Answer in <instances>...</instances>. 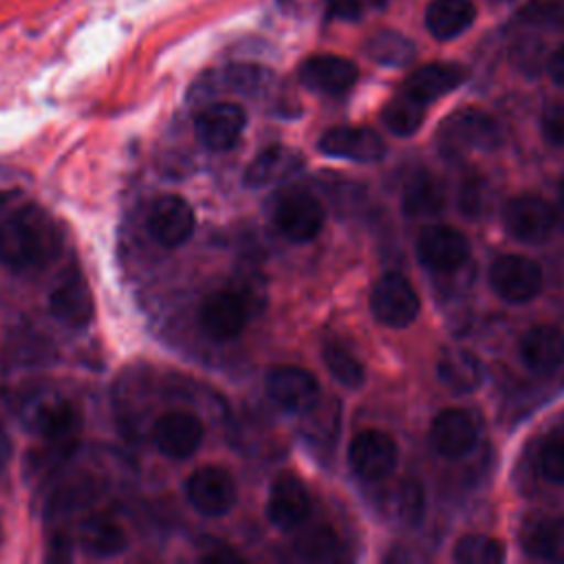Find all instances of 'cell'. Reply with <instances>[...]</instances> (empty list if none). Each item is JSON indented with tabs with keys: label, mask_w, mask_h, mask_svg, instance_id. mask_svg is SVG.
<instances>
[{
	"label": "cell",
	"mask_w": 564,
	"mask_h": 564,
	"mask_svg": "<svg viewBox=\"0 0 564 564\" xmlns=\"http://www.w3.org/2000/svg\"><path fill=\"white\" fill-rule=\"evenodd\" d=\"M467 73L463 66L458 64H449V62H432L425 64L421 68H416L403 84V93L414 97L421 104H430L447 93H452L454 88H458L465 82Z\"/></svg>",
	"instance_id": "44dd1931"
},
{
	"label": "cell",
	"mask_w": 564,
	"mask_h": 564,
	"mask_svg": "<svg viewBox=\"0 0 564 564\" xmlns=\"http://www.w3.org/2000/svg\"><path fill=\"white\" fill-rule=\"evenodd\" d=\"M326 212L315 194L302 187L284 189L273 200V223L291 242H308L324 227Z\"/></svg>",
	"instance_id": "3957f363"
},
{
	"label": "cell",
	"mask_w": 564,
	"mask_h": 564,
	"mask_svg": "<svg viewBox=\"0 0 564 564\" xmlns=\"http://www.w3.org/2000/svg\"><path fill=\"white\" fill-rule=\"evenodd\" d=\"M489 284L505 300L522 304L533 300L542 289V269L531 258L507 253L491 262Z\"/></svg>",
	"instance_id": "8992f818"
},
{
	"label": "cell",
	"mask_w": 564,
	"mask_h": 564,
	"mask_svg": "<svg viewBox=\"0 0 564 564\" xmlns=\"http://www.w3.org/2000/svg\"><path fill=\"white\" fill-rule=\"evenodd\" d=\"M194 225H196V218L189 203L176 194L156 198L148 216L150 236L161 247H167V249H174L187 242L189 236L194 234Z\"/></svg>",
	"instance_id": "2e32d148"
},
{
	"label": "cell",
	"mask_w": 564,
	"mask_h": 564,
	"mask_svg": "<svg viewBox=\"0 0 564 564\" xmlns=\"http://www.w3.org/2000/svg\"><path fill=\"white\" fill-rule=\"evenodd\" d=\"M489 183L478 176V174H471L463 181L460 185V192H458V207L465 216L469 218H480L487 207H489Z\"/></svg>",
	"instance_id": "d590c367"
},
{
	"label": "cell",
	"mask_w": 564,
	"mask_h": 564,
	"mask_svg": "<svg viewBox=\"0 0 564 564\" xmlns=\"http://www.w3.org/2000/svg\"><path fill=\"white\" fill-rule=\"evenodd\" d=\"M79 425L82 416L77 408L62 397L42 399L31 414V430L62 452L75 447Z\"/></svg>",
	"instance_id": "7c38bea8"
},
{
	"label": "cell",
	"mask_w": 564,
	"mask_h": 564,
	"mask_svg": "<svg viewBox=\"0 0 564 564\" xmlns=\"http://www.w3.org/2000/svg\"><path fill=\"white\" fill-rule=\"evenodd\" d=\"M505 229L522 242H542L555 227V214L546 200L535 194H520L507 200L502 209Z\"/></svg>",
	"instance_id": "4fadbf2b"
},
{
	"label": "cell",
	"mask_w": 564,
	"mask_h": 564,
	"mask_svg": "<svg viewBox=\"0 0 564 564\" xmlns=\"http://www.w3.org/2000/svg\"><path fill=\"white\" fill-rule=\"evenodd\" d=\"M454 560L460 564H498L505 560V546L496 538L469 533L454 544Z\"/></svg>",
	"instance_id": "836d02e7"
},
{
	"label": "cell",
	"mask_w": 564,
	"mask_h": 564,
	"mask_svg": "<svg viewBox=\"0 0 564 564\" xmlns=\"http://www.w3.org/2000/svg\"><path fill=\"white\" fill-rule=\"evenodd\" d=\"M368 55L383 66H405L414 59V44L397 31H379L368 40Z\"/></svg>",
	"instance_id": "f546056e"
},
{
	"label": "cell",
	"mask_w": 564,
	"mask_h": 564,
	"mask_svg": "<svg viewBox=\"0 0 564 564\" xmlns=\"http://www.w3.org/2000/svg\"><path fill=\"white\" fill-rule=\"evenodd\" d=\"M560 203H562V207H564V178H562V183H560Z\"/></svg>",
	"instance_id": "ee69618b"
},
{
	"label": "cell",
	"mask_w": 564,
	"mask_h": 564,
	"mask_svg": "<svg viewBox=\"0 0 564 564\" xmlns=\"http://www.w3.org/2000/svg\"><path fill=\"white\" fill-rule=\"evenodd\" d=\"M416 258L436 273H449L467 262L469 242L449 225H430L416 236Z\"/></svg>",
	"instance_id": "ba28073f"
},
{
	"label": "cell",
	"mask_w": 564,
	"mask_h": 564,
	"mask_svg": "<svg viewBox=\"0 0 564 564\" xmlns=\"http://www.w3.org/2000/svg\"><path fill=\"white\" fill-rule=\"evenodd\" d=\"M322 359L328 368V372L335 377V381H339L346 388H359L366 379V370L361 366V361L341 344L337 341H328L322 348Z\"/></svg>",
	"instance_id": "1f68e13d"
},
{
	"label": "cell",
	"mask_w": 564,
	"mask_h": 564,
	"mask_svg": "<svg viewBox=\"0 0 564 564\" xmlns=\"http://www.w3.org/2000/svg\"><path fill=\"white\" fill-rule=\"evenodd\" d=\"M267 394L286 412L304 414L317 403L319 383L313 372L300 366H275L267 375Z\"/></svg>",
	"instance_id": "5bb4252c"
},
{
	"label": "cell",
	"mask_w": 564,
	"mask_h": 564,
	"mask_svg": "<svg viewBox=\"0 0 564 564\" xmlns=\"http://www.w3.org/2000/svg\"><path fill=\"white\" fill-rule=\"evenodd\" d=\"M419 308V295L401 273L381 275L370 291V311L386 326L405 328L416 319Z\"/></svg>",
	"instance_id": "5b68a950"
},
{
	"label": "cell",
	"mask_w": 564,
	"mask_h": 564,
	"mask_svg": "<svg viewBox=\"0 0 564 564\" xmlns=\"http://www.w3.org/2000/svg\"><path fill=\"white\" fill-rule=\"evenodd\" d=\"M549 73H551V77H553L560 86H564V44L557 46V48L551 53V57H549Z\"/></svg>",
	"instance_id": "60d3db41"
},
{
	"label": "cell",
	"mask_w": 564,
	"mask_h": 564,
	"mask_svg": "<svg viewBox=\"0 0 564 564\" xmlns=\"http://www.w3.org/2000/svg\"><path fill=\"white\" fill-rule=\"evenodd\" d=\"M300 82L313 90V93H322V95H344L346 90H350L359 77V70L355 66V62L341 57V55H333V53H319V55H311L300 64Z\"/></svg>",
	"instance_id": "e0dca14e"
},
{
	"label": "cell",
	"mask_w": 564,
	"mask_h": 564,
	"mask_svg": "<svg viewBox=\"0 0 564 564\" xmlns=\"http://www.w3.org/2000/svg\"><path fill=\"white\" fill-rule=\"evenodd\" d=\"M399 458L397 443L381 430H364L355 434L348 447V463L364 480H381L392 474Z\"/></svg>",
	"instance_id": "8fae6325"
},
{
	"label": "cell",
	"mask_w": 564,
	"mask_h": 564,
	"mask_svg": "<svg viewBox=\"0 0 564 564\" xmlns=\"http://www.w3.org/2000/svg\"><path fill=\"white\" fill-rule=\"evenodd\" d=\"M390 509H392V516L401 524H408V527L419 524V520L423 518V509H425V496H423L421 485L416 480H412V478L401 480L392 489Z\"/></svg>",
	"instance_id": "e575fe53"
},
{
	"label": "cell",
	"mask_w": 564,
	"mask_h": 564,
	"mask_svg": "<svg viewBox=\"0 0 564 564\" xmlns=\"http://www.w3.org/2000/svg\"><path fill=\"white\" fill-rule=\"evenodd\" d=\"M185 494L189 505L209 518L225 516L238 500V489L231 474L218 465H205L192 471L185 482Z\"/></svg>",
	"instance_id": "52a82bcc"
},
{
	"label": "cell",
	"mask_w": 564,
	"mask_h": 564,
	"mask_svg": "<svg viewBox=\"0 0 564 564\" xmlns=\"http://www.w3.org/2000/svg\"><path fill=\"white\" fill-rule=\"evenodd\" d=\"M253 315V297L242 289L212 291L198 306V324L214 341L236 339Z\"/></svg>",
	"instance_id": "7a4b0ae2"
},
{
	"label": "cell",
	"mask_w": 564,
	"mask_h": 564,
	"mask_svg": "<svg viewBox=\"0 0 564 564\" xmlns=\"http://www.w3.org/2000/svg\"><path fill=\"white\" fill-rule=\"evenodd\" d=\"M152 438L163 456L181 460L198 452L205 438V427L194 412L172 410L156 419L152 427Z\"/></svg>",
	"instance_id": "30bf717a"
},
{
	"label": "cell",
	"mask_w": 564,
	"mask_h": 564,
	"mask_svg": "<svg viewBox=\"0 0 564 564\" xmlns=\"http://www.w3.org/2000/svg\"><path fill=\"white\" fill-rule=\"evenodd\" d=\"M524 366L538 375L553 372L564 361V333L555 326H533L520 339Z\"/></svg>",
	"instance_id": "7402d4cb"
},
{
	"label": "cell",
	"mask_w": 564,
	"mask_h": 564,
	"mask_svg": "<svg viewBox=\"0 0 564 564\" xmlns=\"http://www.w3.org/2000/svg\"><path fill=\"white\" fill-rule=\"evenodd\" d=\"M540 130L551 145H564V104H553L542 112Z\"/></svg>",
	"instance_id": "f35d334b"
},
{
	"label": "cell",
	"mask_w": 564,
	"mask_h": 564,
	"mask_svg": "<svg viewBox=\"0 0 564 564\" xmlns=\"http://www.w3.org/2000/svg\"><path fill=\"white\" fill-rule=\"evenodd\" d=\"M432 447L445 458H460L474 449L478 441L476 419L460 408L441 410L430 427Z\"/></svg>",
	"instance_id": "ac0fdd59"
},
{
	"label": "cell",
	"mask_w": 564,
	"mask_h": 564,
	"mask_svg": "<svg viewBox=\"0 0 564 564\" xmlns=\"http://www.w3.org/2000/svg\"><path fill=\"white\" fill-rule=\"evenodd\" d=\"M538 465L546 480L564 485V436H553L542 443Z\"/></svg>",
	"instance_id": "74e56055"
},
{
	"label": "cell",
	"mask_w": 564,
	"mask_h": 564,
	"mask_svg": "<svg viewBox=\"0 0 564 564\" xmlns=\"http://www.w3.org/2000/svg\"><path fill=\"white\" fill-rule=\"evenodd\" d=\"M0 540H2V533H0Z\"/></svg>",
	"instance_id": "f6af8a7d"
},
{
	"label": "cell",
	"mask_w": 564,
	"mask_h": 564,
	"mask_svg": "<svg viewBox=\"0 0 564 564\" xmlns=\"http://www.w3.org/2000/svg\"><path fill=\"white\" fill-rule=\"evenodd\" d=\"M247 126V112L234 101H218L205 106L194 119L196 139L212 152L234 148Z\"/></svg>",
	"instance_id": "9c48e42d"
},
{
	"label": "cell",
	"mask_w": 564,
	"mask_h": 564,
	"mask_svg": "<svg viewBox=\"0 0 564 564\" xmlns=\"http://www.w3.org/2000/svg\"><path fill=\"white\" fill-rule=\"evenodd\" d=\"M302 167V156L284 145H271L262 150L247 167L245 183L249 187H264L273 185L282 178H289Z\"/></svg>",
	"instance_id": "cb8c5ba5"
},
{
	"label": "cell",
	"mask_w": 564,
	"mask_h": 564,
	"mask_svg": "<svg viewBox=\"0 0 564 564\" xmlns=\"http://www.w3.org/2000/svg\"><path fill=\"white\" fill-rule=\"evenodd\" d=\"M502 139L505 134L500 123L478 108H463L454 112L441 128V143L447 150L491 152L500 148Z\"/></svg>",
	"instance_id": "277c9868"
},
{
	"label": "cell",
	"mask_w": 564,
	"mask_h": 564,
	"mask_svg": "<svg viewBox=\"0 0 564 564\" xmlns=\"http://www.w3.org/2000/svg\"><path fill=\"white\" fill-rule=\"evenodd\" d=\"M51 313L70 328H84L95 315V302L86 278L79 271L66 273L48 295Z\"/></svg>",
	"instance_id": "d6986e66"
},
{
	"label": "cell",
	"mask_w": 564,
	"mask_h": 564,
	"mask_svg": "<svg viewBox=\"0 0 564 564\" xmlns=\"http://www.w3.org/2000/svg\"><path fill=\"white\" fill-rule=\"evenodd\" d=\"M520 18L540 26H564V0H529L520 9Z\"/></svg>",
	"instance_id": "8d00e7d4"
},
{
	"label": "cell",
	"mask_w": 564,
	"mask_h": 564,
	"mask_svg": "<svg viewBox=\"0 0 564 564\" xmlns=\"http://www.w3.org/2000/svg\"><path fill=\"white\" fill-rule=\"evenodd\" d=\"M436 372L441 383L454 394L474 392L482 381V364L480 359L465 348H449L441 355L436 364Z\"/></svg>",
	"instance_id": "603a6c76"
},
{
	"label": "cell",
	"mask_w": 564,
	"mask_h": 564,
	"mask_svg": "<svg viewBox=\"0 0 564 564\" xmlns=\"http://www.w3.org/2000/svg\"><path fill=\"white\" fill-rule=\"evenodd\" d=\"M218 77H220L218 82L227 90L249 95V97L262 95L273 82L271 70L264 66H256V64H231Z\"/></svg>",
	"instance_id": "4dcf8cb0"
},
{
	"label": "cell",
	"mask_w": 564,
	"mask_h": 564,
	"mask_svg": "<svg viewBox=\"0 0 564 564\" xmlns=\"http://www.w3.org/2000/svg\"><path fill=\"white\" fill-rule=\"evenodd\" d=\"M79 544L93 557H115L126 551L128 535L117 522L106 518H93L82 524Z\"/></svg>",
	"instance_id": "4316f807"
},
{
	"label": "cell",
	"mask_w": 564,
	"mask_h": 564,
	"mask_svg": "<svg viewBox=\"0 0 564 564\" xmlns=\"http://www.w3.org/2000/svg\"><path fill=\"white\" fill-rule=\"evenodd\" d=\"M9 456V441H7V436H4V432L0 430V465L4 463V458Z\"/></svg>",
	"instance_id": "7bdbcfd3"
},
{
	"label": "cell",
	"mask_w": 564,
	"mask_h": 564,
	"mask_svg": "<svg viewBox=\"0 0 564 564\" xmlns=\"http://www.w3.org/2000/svg\"><path fill=\"white\" fill-rule=\"evenodd\" d=\"M524 549L538 560L564 562V518H540L524 535Z\"/></svg>",
	"instance_id": "83f0119b"
},
{
	"label": "cell",
	"mask_w": 564,
	"mask_h": 564,
	"mask_svg": "<svg viewBox=\"0 0 564 564\" xmlns=\"http://www.w3.org/2000/svg\"><path fill=\"white\" fill-rule=\"evenodd\" d=\"M311 498L304 482L293 474H280L267 498V518L280 531H293L306 522Z\"/></svg>",
	"instance_id": "9a60e30c"
},
{
	"label": "cell",
	"mask_w": 564,
	"mask_h": 564,
	"mask_svg": "<svg viewBox=\"0 0 564 564\" xmlns=\"http://www.w3.org/2000/svg\"><path fill=\"white\" fill-rule=\"evenodd\" d=\"M386 0H328L330 13L341 20H357L370 4H383Z\"/></svg>",
	"instance_id": "ab89813d"
},
{
	"label": "cell",
	"mask_w": 564,
	"mask_h": 564,
	"mask_svg": "<svg viewBox=\"0 0 564 564\" xmlns=\"http://www.w3.org/2000/svg\"><path fill=\"white\" fill-rule=\"evenodd\" d=\"M425 117V104L416 101L414 97L405 95L401 90V95L392 97L383 110H381V121L383 126L399 137H408L412 132L419 130V126L423 123Z\"/></svg>",
	"instance_id": "f1b7e54d"
},
{
	"label": "cell",
	"mask_w": 564,
	"mask_h": 564,
	"mask_svg": "<svg viewBox=\"0 0 564 564\" xmlns=\"http://www.w3.org/2000/svg\"><path fill=\"white\" fill-rule=\"evenodd\" d=\"M476 20L469 0H432L425 9V26L436 40H454Z\"/></svg>",
	"instance_id": "d4e9b609"
},
{
	"label": "cell",
	"mask_w": 564,
	"mask_h": 564,
	"mask_svg": "<svg viewBox=\"0 0 564 564\" xmlns=\"http://www.w3.org/2000/svg\"><path fill=\"white\" fill-rule=\"evenodd\" d=\"M295 553L308 562H328L337 557L339 540L330 527L317 524L297 535Z\"/></svg>",
	"instance_id": "d6a6232c"
},
{
	"label": "cell",
	"mask_w": 564,
	"mask_h": 564,
	"mask_svg": "<svg viewBox=\"0 0 564 564\" xmlns=\"http://www.w3.org/2000/svg\"><path fill=\"white\" fill-rule=\"evenodd\" d=\"M401 205H403V212L412 218L436 216L445 207V187L434 174L419 172L410 176V181L405 183L401 194Z\"/></svg>",
	"instance_id": "484cf974"
},
{
	"label": "cell",
	"mask_w": 564,
	"mask_h": 564,
	"mask_svg": "<svg viewBox=\"0 0 564 564\" xmlns=\"http://www.w3.org/2000/svg\"><path fill=\"white\" fill-rule=\"evenodd\" d=\"M59 251V231L51 216L24 205L0 223V262L11 271L46 267Z\"/></svg>",
	"instance_id": "6da1fadb"
},
{
	"label": "cell",
	"mask_w": 564,
	"mask_h": 564,
	"mask_svg": "<svg viewBox=\"0 0 564 564\" xmlns=\"http://www.w3.org/2000/svg\"><path fill=\"white\" fill-rule=\"evenodd\" d=\"M46 560L51 562H62V560H70V544L66 538H55L48 546Z\"/></svg>",
	"instance_id": "b9f144b4"
},
{
	"label": "cell",
	"mask_w": 564,
	"mask_h": 564,
	"mask_svg": "<svg viewBox=\"0 0 564 564\" xmlns=\"http://www.w3.org/2000/svg\"><path fill=\"white\" fill-rule=\"evenodd\" d=\"M319 150L328 156L348 159L357 163H375L386 154L383 139L370 128L339 126L319 137Z\"/></svg>",
	"instance_id": "ffe728a7"
}]
</instances>
